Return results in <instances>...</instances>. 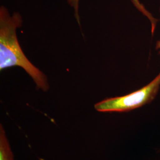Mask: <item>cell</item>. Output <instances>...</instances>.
Instances as JSON below:
<instances>
[{"mask_svg":"<svg viewBox=\"0 0 160 160\" xmlns=\"http://www.w3.org/2000/svg\"><path fill=\"white\" fill-rule=\"evenodd\" d=\"M69 6H71L74 11L75 17L76 18L77 22L80 24V15H79V2L80 0H65ZM132 2L138 9L142 12L144 15L148 13V11L145 8L143 5L139 1V0H132Z\"/></svg>","mask_w":160,"mask_h":160,"instance_id":"277c9868","label":"cell"},{"mask_svg":"<svg viewBox=\"0 0 160 160\" xmlns=\"http://www.w3.org/2000/svg\"><path fill=\"white\" fill-rule=\"evenodd\" d=\"M0 160H14L10 145L2 124L0 125Z\"/></svg>","mask_w":160,"mask_h":160,"instance_id":"3957f363","label":"cell"},{"mask_svg":"<svg viewBox=\"0 0 160 160\" xmlns=\"http://www.w3.org/2000/svg\"><path fill=\"white\" fill-rule=\"evenodd\" d=\"M158 74L147 86L135 92L120 97L109 98L96 103L95 109L100 112H123L138 109L151 103L160 90Z\"/></svg>","mask_w":160,"mask_h":160,"instance_id":"7a4b0ae2","label":"cell"},{"mask_svg":"<svg viewBox=\"0 0 160 160\" xmlns=\"http://www.w3.org/2000/svg\"><path fill=\"white\" fill-rule=\"evenodd\" d=\"M22 23L18 12L11 16L4 6L0 7V70L20 67L32 77L38 88L46 92L49 84L46 75L29 61L17 39V29Z\"/></svg>","mask_w":160,"mask_h":160,"instance_id":"6da1fadb","label":"cell"},{"mask_svg":"<svg viewBox=\"0 0 160 160\" xmlns=\"http://www.w3.org/2000/svg\"><path fill=\"white\" fill-rule=\"evenodd\" d=\"M156 48L158 49V50H159V52H160V40H159L157 43V46H156ZM159 75H160V74Z\"/></svg>","mask_w":160,"mask_h":160,"instance_id":"5b68a950","label":"cell"}]
</instances>
